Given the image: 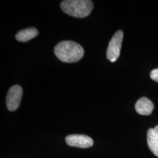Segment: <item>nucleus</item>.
<instances>
[{"label": "nucleus", "mask_w": 158, "mask_h": 158, "mask_svg": "<svg viewBox=\"0 0 158 158\" xmlns=\"http://www.w3.org/2000/svg\"><path fill=\"white\" fill-rule=\"evenodd\" d=\"M93 3L90 0L63 1L60 6L63 11L69 15L83 18L89 16L93 9Z\"/></svg>", "instance_id": "2"}, {"label": "nucleus", "mask_w": 158, "mask_h": 158, "mask_svg": "<svg viewBox=\"0 0 158 158\" xmlns=\"http://www.w3.org/2000/svg\"><path fill=\"white\" fill-rule=\"evenodd\" d=\"M123 36V31L119 30L114 35L109 42L107 51V57L111 62H115L119 56Z\"/></svg>", "instance_id": "3"}, {"label": "nucleus", "mask_w": 158, "mask_h": 158, "mask_svg": "<svg viewBox=\"0 0 158 158\" xmlns=\"http://www.w3.org/2000/svg\"><path fill=\"white\" fill-rule=\"evenodd\" d=\"M54 53L63 62L75 63L82 59L85 51L79 44L72 40H64L56 45Z\"/></svg>", "instance_id": "1"}, {"label": "nucleus", "mask_w": 158, "mask_h": 158, "mask_svg": "<svg viewBox=\"0 0 158 158\" xmlns=\"http://www.w3.org/2000/svg\"><path fill=\"white\" fill-rule=\"evenodd\" d=\"M150 76L153 80L158 83V69H155L152 70L150 74Z\"/></svg>", "instance_id": "9"}, {"label": "nucleus", "mask_w": 158, "mask_h": 158, "mask_svg": "<svg viewBox=\"0 0 158 158\" xmlns=\"http://www.w3.org/2000/svg\"><path fill=\"white\" fill-rule=\"evenodd\" d=\"M39 34L38 30L34 27H31L19 31L15 35L16 40L21 42H26L36 37Z\"/></svg>", "instance_id": "8"}, {"label": "nucleus", "mask_w": 158, "mask_h": 158, "mask_svg": "<svg viewBox=\"0 0 158 158\" xmlns=\"http://www.w3.org/2000/svg\"><path fill=\"white\" fill-rule=\"evenodd\" d=\"M65 141L69 146L80 148H88L91 147L94 142L89 136L81 134H72L66 137Z\"/></svg>", "instance_id": "5"}, {"label": "nucleus", "mask_w": 158, "mask_h": 158, "mask_svg": "<svg viewBox=\"0 0 158 158\" xmlns=\"http://www.w3.org/2000/svg\"><path fill=\"white\" fill-rule=\"evenodd\" d=\"M147 143L151 151L158 157V125L148 131Z\"/></svg>", "instance_id": "7"}, {"label": "nucleus", "mask_w": 158, "mask_h": 158, "mask_svg": "<svg viewBox=\"0 0 158 158\" xmlns=\"http://www.w3.org/2000/svg\"><path fill=\"white\" fill-rule=\"evenodd\" d=\"M23 94V88L19 85H13L9 89L6 97V105L9 111H14L19 107Z\"/></svg>", "instance_id": "4"}, {"label": "nucleus", "mask_w": 158, "mask_h": 158, "mask_svg": "<svg viewBox=\"0 0 158 158\" xmlns=\"http://www.w3.org/2000/svg\"><path fill=\"white\" fill-rule=\"evenodd\" d=\"M136 112L142 115H149L152 113L154 105L152 102L147 97H142L135 104Z\"/></svg>", "instance_id": "6"}]
</instances>
